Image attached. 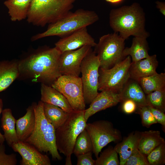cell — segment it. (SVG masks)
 I'll list each match as a JSON object with an SVG mask.
<instances>
[{"instance_id":"5bb4252c","label":"cell","mask_w":165,"mask_h":165,"mask_svg":"<svg viewBox=\"0 0 165 165\" xmlns=\"http://www.w3.org/2000/svg\"><path fill=\"white\" fill-rule=\"evenodd\" d=\"M11 147L22 157L21 165H50L49 157L42 154L34 146L25 141H19Z\"/></svg>"},{"instance_id":"603a6c76","label":"cell","mask_w":165,"mask_h":165,"mask_svg":"<svg viewBox=\"0 0 165 165\" xmlns=\"http://www.w3.org/2000/svg\"><path fill=\"white\" fill-rule=\"evenodd\" d=\"M1 119V127L4 132L5 140L10 147L13 143L19 141L15 127L16 120L9 108L3 110Z\"/></svg>"},{"instance_id":"4dcf8cb0","label":"cell","mask_w":165,"mask_h":165,"mask_svg":"<svg viewBox=\"0 0 165 165\" xmlns=\"http://www.w3.org/2000/svg\"><path fill=\"white\" fill-rule=\"evenodd\" d=\"M149 165H162L165 163V142L159 145L147 156Z\"/></svg>"},{"instance_id":"9a60e30c","label":"cell","mask_w":165,"mask_h":165,"mask_svg":"<svg viewBox=\"0 0 165 165\" xmlns=\"http://www.w3.org/2000/svg\"><path fill=\"white\" fill-rule=\"evenodd\" d=\"M121 101L120 93L108 90L101 91L91 102L89 107L84 110L86 121L96 113L115 106Z\"/></svg>"},{"instance_id":"74e56055","label":"cell","mask_w":165,"mask_h":165,"mask_svg":"<svg viewBox=\"0 0 165 165\" xmlns=\"http://www.w3.org/2000/svg\"><path fill=\"white\" fill-rule=\"evenodd\" d=\"M156 7L159 9L160 12L164 16L165 15V4L163 2L159 1L156 2Z\"/></svg>"},{"instance_id":"f35d334b","label":"cell","mask_w":165,"mask_h":165,"mask_svg":"<svg viewBox=\"0 0 165 165\" xmlns=\"http://www.w3.org/2000/svg\"><path fill=\"white\" fill-rule=\"evenodd\" d=\"M3 103L2 100L0 98V114L2 113L3 110ZM5 141L3 135L0 132V144H3Z\"/></svg>"},{"instance_id":"ac0fdd59","label":"cell","mask_w":165,"mask_h":165,"mask_svg":"<svg viewBox=\"0 0 165 165\" xmlns=\"http://www.w3.org/2000/svg\"><path fill=\"white\" fill-rule=\"evenodd\" d=\"M40 91L43 102L57 106L68 113L74 111L65 97L51 86L41 83Z\"/></svg>"},{"instance_id":"8992f818","label":"cell","mask_w":165,"mask_h":165,"mask_svg":"<svg viewBox=\"0 0 165 165\" xmlns=\"http://www.w3.org/2000/svg\"><path fill=\"white\" fill-rule=\"evenodd\" d=\"M86 122L84 110L73 111L64 123L55 130L57 147L65 156L66 165H72L71 157L76 140L85 129Z\"/></svg>"},{"instance_id":"5b68a950","label":"cell","mask_w":165,"mask_h":165,"mask_svg":"<svg viewBox=\"0 0 165 165\" xmlns=\"http://www.w3.org/2000/svg\"><path fill=\"white\" fill-rule=\"evenodd\" d=\"M43 102L35 103L36 117L35 129L25 141L34 146L39 152H49L54 160H61L62 158L57 149L56 142L55 129L46 119L43 112Z\"/></svg>"},{"instance_id":"7a4b0ae2","label":"cell","mask_w":165,"mask_h":165,"mask_svg":"<svg viewBox=\"0 0 165 165\" xmlns=\"http://www.w3.org/2000/svg\"><path fill=\"white\" fill-rule=\"evenodd\" d=\"M109 23L114 32L119 33L125 40L131 35L146 38L149 36L145 29V14L137 3L112 9Z\"/></svg>"},{"instance_id":"52a82bcc","label":"cell","mask_w":165,"mask_h":165,"mask_svg":"<svg viewBox=\"0 0 165 165\" xmlns=\"http://www.w3.org/2000/svg\"><path fill=\"white\" fill-rule=\"evenodd\" d=\"M125 40L115 32L99 38L94 51L99 60L100 68L109 69L125 58L123 55Z\"/></svg>"},{"instance_id":"83f0119b","label":"cell","mask_w":165,"mask_h":165,"mask_svg":"<svg viewBox=\"0 0 165 165\" xmlns=\"http://www.w3.org/2000/svg\"><path fill=\"white\" fill-rule=\"evenodd\" d=\"M93 146L90 137L85 129L77 137L73 153L76 156L89 152H93Z\"/></svg>"},{"instance_id":"7402d4cb","label":"cell","mask_w":165,"mask_h":165,"mask_svg":"<svg viewBox=\"0 0 165 165\" xmlns=\"http://www.w3.org/2000/svg\"><path fill=\"white\" fill-rule=\"evenodd\" d=\"M164 142L165 140L159 131L151 130L140 132L138 148L147 156L153 150Z\"/></svg>"},{"instance_id":"e575fe53","label":"cell","mask_w":165,"mask_h":165,"mask_svg":"<svg viewBox=\"0 0 165 165\" xmlns=\"http://www.w3.org/2000/svg\"><path fill=\"white\" fill-rule=\"evenodd\" d=\"M92 152H89L78 155L77 165H95V160L92 157Z\"/></svg>"},{"instance_id":"8d00e7d4","label":"cell","mask_w":165,"mask_h":165,"mask_svg":"<svg viewBox=\"0 0 165 165\" xmlns=\"http://www.w3.org/2000/svg\"><path fill=\"white\" fill-rule=\"evenodd\" d=\"M148 106L157 123L161 124L165 130V114L164 112L157 109Z\"/></svg>"},{"instance_id":"30bf717a","label":"cell","mask_w":165,"mask_h":165,"mask_svg":"<svg viewBox=\"0 0 165 165\" xmlns=\"http://www.w3.org/2000/svg\"><path fill=\"white\" fill-rule=\"evenodd\" d=\"M85 129L93 144V152L97 158L102 149L109 143L119 142L122 139L120 131L114 128L111 122L99 120L86 124Z\"/></svg>"},{"instance_id":"7c38bea8","label":"cell","mask_w":165,"mask_h":165,"mask_svg":"<svg viewBox=\"0 0 165 165\" xmlns=\"http://www.w3.org/2000/svg\"><path fill=\"white\" fill-rule=\"evenodd\" d=\"M92 48L90 46L86 45L75 50L61 53L59 62V69L61 75L79 77L82 62Z\"/></svg>"},{"instance_id":"f1b7e54d","label":"cell","mask_w":165,"mask_h":165,"mask_svg":"<svg viewBox=\"0 0 165 165\" xmlns=\"http://www.w3.org/2000/svg\"><path fill=\"white\" fill-rule=\"evenodd\" d=\"M96 158L95 165H119L120 163L118 154L111 146L104 150Z\"/></svg>"},{"instance_id":"836d02e7","label":"cell","mask_w":165,"mask_h":165,"mask_svg":"<svg viewBox=\"0 0 165 165\" xmlns=\"http://www.w3.org/2000/svg\"><path fill=\"white\" fill-rule=\"evenodd\" d=\"M5 150L4 144H0V165H16L17 162L16 154H6Z\"/></svg>"},{"instance_id":"f546056e","label":"cell","mask_w":165,"mask_h":165,"mask_svg":"<svg viewBox=\"0 0 165 165\" xmlns=\"http://www.w3.org/2000/svg\"><path fill=\"white\" fill-rule=\"evenodd\" d=\"M148 105L165 112V89L146 94Z\"/></svg>"},{"instance_id":"484cf974","label":"cell","mask_w":165,"mask_h":165,"mask_svg":"<svg viewBox=\"0 0 165 165\" xmlns=\"http://www.w3.org/2000/svg\"><path fill=\"white\" fill-rule=\"evenodd\" d=\"M43 109L45 118L55 130L64 123L70 113L57 106L46 103H43Z\"/></svg>"},{"instance_id":"2e32d148","label":"cell","mask_w":165,"mask_h":165,"mask_svg":"<svg viewBox=\"0 0 165 165\" xmlns=\"http://www.w3.org/2000/svg\"><path fill=\"white\" fill-rule=\"evenodd\" d=\"M158 62L156 55L138 61L132 62L129 69L130 78L137 80L139 78L157 73Z\"/></svg>"},{"instance_id":"277c9868","label":"cell","mask_w":165,"mask_h":165,"mask_svg":"<svg viewBox=\"0 0 165 165\" xmlns=\"http://www.w3.org/2000/svg\"><path fill=\"white\" fill-rule=\"evenodd\" d=\"M77 0H32L27 18V22L43 27L61 19L70 12Z\"/></svg>"},{"instance_id":"d590c367","label":"cell","mask_w":165,"mask_h":165,"mask_svg":"<svg viewBox=\"0 0 165 165\" xmlns=\"http://www.w3.org/2000/svg\"><path fill=\"white\" fill-rule=\"evenodd\" d=\"M122 103V109L127 114H130L135 112L137 108L136 103L130 99H126L121 102Z\"/></svg>"},{"instance_id":"ba28073f","label":"cell","mask_w":165,"mask_h":165,"mask_svg":"<svg viewBox=\"0 0 165 165\" xmlns=\"http://www.w3.org/2000/svg\"><path fill=\"white\" fill-rule=\"evenodd\" d=\"M129 56L112 68L99 69L98 90H108L120 93L130 78L129 69L131 63Z\"/></svg>"},{"instance_id":"e0dca14e","label":"cell","mask_w":165,"mask_h":165,"mask_svg":"<svg viewBox=\"0 0 165 165\" xmlns=\"http://www.w3.org/2000/svg\"><path fill=\"white\" fill-rule=\"evenodd\" d=\"M35 103L26 109V113L16 121V130L19 141H25L33 132L35 126Z\"/></svg>"},{"instance_id":"4fadbf2b","label":"cell","mask_w":165,"mask_h":165,"mask_svg":"<svg viewBox=\"0 0 165 165\" xmlns=\"http://www.w3.org/2000/svg\"><path fill=\"white\" fill-rule=\"evenodd\" d=\"M96 44L95 40L89 34L86 27L61 38L55 43V47L62 53L66 51L75 50L86 45L92 47Z\"/></svg>"},{"instance_id":"1f68e13d","label":"cell","mask_w":165,"mask_h":165,"mask_svg":"<svg viewBox=\"0 0 165 165\" xmlns=\"http://www.w3.org/2000/svg\"><path fill=\"white\" fill-rule=\"evenodd\" d=\"M136 112L140 115L143 126L149 128L152 125L157 123L148 105L137 107Z\"/></svg>"},{"instance_id":"ab89813d","label":"cell","mask_w":165,"mask_h":165,"mask_svg":"<svg viewBox=\"0 0 165 165\" xmlns=\"http://www.w3.org/2000/svg\"><path fill=\"white\" fill-rule=\"evenodd\" d=\"M107 2H110L112 3H117L123 0H105Z\"/></svg>"},{"instance_id":"4316f807","label":"cell","mask_w":165,"mask_h":165,"mask_svg":"<svg viewBox=\"0 0 165 165\" xmlns=\"http://www.w3.org/2000/svg\"><path fill=\"white\" fill-rule=\"evenodd\" d=\"M145 94L165 89V73H158L136 80Z\"/></svg>"},{"instance_id":"cb8c5ba5","label":"cell","mask_w":165,"mask_h":165,"mask_svg":"<svg viewBox=\"0 0 165 165\" xmlns=\"http://www.w3.org/2000/svg\"><path fill=\"white\" fill-rule=\"evenodd\" d=\"M147 38L145 37H134L133 39L131 46L130 47L125 48L123 55L125 57H130L132 62H135L147 58L149 47Z\"/></svg>"},{"instance_id":"6da1fadb","label":"cell","mask_w":165,"mask_h":165,"mask_svg":"<svg viewBox=\"0 0 165 165\" xmlns=\"http://www.w3.org/2000/svg\"><path fill=\"white\" fill-rule=\"evenodd\" d=\"M61 54L55 47L46 46L34 51L18 61V78L51 86L62 75L59 69Z\"/></svg>"},{"instance_id":"ffe728a7","label":"cell","mask_w":165,"mask_h":165,"mask_svg":"<svg viewBox=\"0 0 165 165\" xmlns=\"http://www.w3.org/2000/svg\"><path fill=\"white\" fill-rule=\"evenodd\" d=\"M19 75L18 61H0V92L7 89Z\"/></svg>"},{"instance_id":"d4e9b609","label":"cell","mask_w":165,"mask_h":165,"mask_svg":"<svg viewBox=\"0 0 165 165\" xmlns=\"http://www.w3.org/2000/svg\"><path fill=\"white\" fill-rule=\"evenodd\" d=\"M32 0H6L3 3L8 10L10 20L20 21L27 18Z\"/></svg>"},{"instance_id":"44dd1931","label":"cell","mask_w":165,"mask_h":165,"mask_svg":"<svg viewBox=\"0 0 165 165\" xmlns=\"http://www.w3.org/2000/svg\"><path fill=\"white\" fill-rule=\"evenodd\" d=\"M121 101L126 99L134 101L137 107L148 105L146 94L138 82L130 78L119 93Z\"/></svg>"},{"instance_id":"d6a6232c","label":"cell","mask_w":165,"mask_h":165,"mask_svg":"<svg viewBox=\"0 0 165 165\" xmlns=\"http://www.w3.org/2000/svg\"><path fill=\"white\" fill-rule=\"evenodd\" d=\"M124 165H149L146 156L137 148L127 160Z\"/></svg>"},{"instance_id":"3957f363","label":"cell","mask_w":165,"mask_h":165,"mask_svg":"<svg viewBox=\"0 0 165 165\" xmlns=\"http://www.w3.org/2000/svg\"><path fill=\"white\" fill-rule=\"evenodd\" d=\"M99 19L98 14L94 11L79 9L74 12L70 11L57 21L49 24L45 31L33 36L31 40L34 41L54 36L62 38L94 24Z\"/></svg>"},{"instance_id":"d6986e66","label":"cell","mask_w":165,"mask_h":165,"mask_svg":"<svg viewBox=\"0 0 165 165\" xmlns=\"http://www.w3.org/2000/svg\"><path fill=\"white\" fill-rule=\"evenodd\" d=\"M140 137V132H132L114 147L119 155L120 165H124L128 158L138 148Z\"/></svg>"},{"instance_id":"8fae6325","label":"cell","mask_w":165,"mask_h":165,"mask_svg":"<svg viewBox=\"0 0 165 165\" xmlns=\"http://www.w3.org/2000/svg\"><path fill=\"white\" fill-rule=\"evenodd\" d=\"M51 86L65 97L74 111L85 109L82 85L79 76L61 75Z\"/></svg>"},{"instance_id":"9c48e42d","label":"cell","mask_w":165,"mask_h":165,"mask_svg":"<svg viewBox=\"0 0 165 165\" xmlns=\"http://www.w3.org/2000/svg\"><path fill=\"white\" fill-rule=\"evenodd\" d=\"M100 62L92 49L82 60L80 67L83 96L86 104H90L98 94Z\"/></svg>"}]
</instances>
